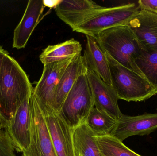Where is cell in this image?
<instances>
[{
    "label": "cell",
    "mask_w": 157,
    "mask_h": 156,
    "mask_svg": "<svg viewBox=\"0 0 157 156\" xmlns=\"http://www.w3.org/2000/svg\"><path fill=\"white\" fill-rule=\"evenodd\" d=\"M136 63L157 94V51L144 50L136 60Z\"/></svg>",
    "instance_id": "obj_21"
},
{
    "label": "cell",
    "mask_w": 157,
    "mask_h": 156,
    "mask_svg": "<svg viewBox=\"0 0 157 156\" xmlns=\"http://www.w3.org/2000/svg\"><path fill=\"white\" fill-rule=\"evenodd\" d=\"M128 25L145 50L157 51V13L141 10Z\"/></svg>",
    "instance_id": "obj_13"
},
{
    "label": "cell",
    "mask_w": 157,
    "mask_h": 156,
    "mask_svg": "<svg viewBox=\"0 0 157 156\" xmlns=\"http://www.w3.org/2000/svg\"><path fill=\"white\" fill-rule=\"evenodd\" d=\"M29 98L26 99L14 114L6 121L4 129L11 137L16 151L24 153L30 144Z\"/></svg>",
    "instance_id": "obj_10"
},
{
    "label": "cell",
    "mask_w": 157,
    "mask_h": 156,
    "mask_svg": "<svg viewBox=\"0 0 157 156\" xmlns=\"http://www.w3.org/2000/svg\"><path fill=\"white\" fill-rule=\"evenodd\" d=\"M82 50L80 43L74 38L53 45H49L40 56L43 65L73 58L81 55Z\"/></svg>",
    "instance_id": "obj_17"
},
{
    "label": "cell",
    "mask_w": 157,
    "mask_h": 156,
    "mask_svg": "<svg viewBox=\"0 0 157 156\" xmlns=\"http://www.w3.org/2000/svg\"><path fill=\"white\" fill-rule=\"evenodd\" d=\"M13 143L5 130L0 132V156H17Z\"/></svg>",
    "instance_id": "obj_22"
},
{
    "label": "cell",
    "mask_w": 157,
    "mask_h": 156,
    "mask_svg": "<svg viewBox=\"0 0 157 156\" xmlns=\"http://www.w3.org/2000/svg\"><path fill=\"white\" fill-rule=\"evenodd\" d=\"M33 89L24 70L7 53L0 71V111L6 121L30 97Z\"/></svg>",
    "instance_id": "obj_1"
},
{
    "label": "cell",
    "mask_w": 157,
    "mask_h": 156,
    "mask_svg": "<svg viewBox=\"0 0 157 156\" xmlns=\"http://www.w3.org/2000/svg\"><path fill=\"white\" fill-rule=\"evenodd\" d=\"M141 10L138 5L134 3L114 7H105L73 31L95 38L99 33L106 29L128 24Z\"/></svg>",
    "instance_id": "obj_5"
},
{
    "label": "cell",
    "mask_w": 157,
    "mask_h": 156,
    "mask_svg": "<svg viewBox=\"0 0 157 156\" xmlns=\"http://www.w3.org/2000/svg\"><path fill=\"white\" fill-rule=\"evenodd\" d=\"M95 139L103 156H142L111 136H96Z\"/></svg>",
    "instance_id": "obj_20"
},
{
    "label": "cell",
    "mask_w": 157,
    "mask_h": 156,
    "mask_svg": "<svg viewBox=\"0 0 157 156\" xmlns=\"http://www.w3.org/2000/svg\"><path fill=\"white\" fill-rule=\"evenodd\" d=\"M94 133L86 123L75 128L73 142L76 156H103L95 139Z\"/></svg>",
    "instance_id": "obj_18"
},
{
    "label": "cell",
    "mask_w": 157,
    "mask_h": 156,
    "mask_svg": "<svg viewBox=\"0 0 157 156\" xmlns=\"http://www.w3.org/2000/svg\"><path fill=\"white\" fill-rule=\"evenodd\" d=\"M105 54L109 67L112 86L119 99L128 102H141L156 94L154 87L145 78Z\"/></svg>",
    "instance_id": "obj_3"
},
{
    "label": "cell",
    "mask_w": 157,
    "mask_h": 156,
    "mask_svg": "<svg viewBox=\"0 0 157 156\" xmlns=\"http://www.w3.org/2000/svg\"><path fill=\"white\" fill-rule=\"evenodd\" d=\"M157 129V113L134 116L123 114L110 135L123 142L130 136L147 135Z\"/></svg>",
    "instance_id": "obj_11"
},
{
    "label": "cell",
    "mask_w": 157,
    "mask_h": 156,
    "mask_svg": "<svg viewBox=\"0 0 157 156\" xmlns=\"http://www.w3.org/2000/svg\"><path fill=\"white\" fill-rule=\"evenodd\" d=\"M7 53H8V52L6 51V50H5V49L3 48L2 47L0 46V71H1V68H2V65L3 62L5 57ZM0 114H1V116H2L4 119H5V118L3 116V115H2V114H1V111H0Z\"/></svg>",
    "instance_id": "obj_24"
},
{
    "label": "cell",
    "mask_w": 157,
    "mask_h": 156,
    "mask_svg": "<svg viewBox=\"0 0 157 156\" xmlns=\"http://www.w3.org/2000/svg\"><path fill=\"white\" fill-rule=\"evenodd\" d=\"M86 36L84 56L88 69L93 71L103 82L112 86L109 62L106 54L101 49L94 38Z\"/></svg>",
    "instance_id": "obj_16"
},
{
    "label": "cell",
    "mask_w": 157,
    "mask_h": 156,
    "mask_svg": "<svg viewBox=\"0 0 157 156\" xmlns=\"http://www.w3.org/2000/svg\"><path fill=\"white\" fill-rule=\"evenodd\" d=\"M87 75L95 108L108 114L116 121L119 120L123 114L118 105L119 98L112 86L105 83L90 70L88 69Z\"/></svg>",
    "instance_id": "obj_12"
},
{
    "label": "cell",
    "mask_w": 157,
    "mask_h": 156,
    "mask_svg": "<svg viewBox=\"0 0 157 156\" xmlns=\"http://www.w3.org/2000/svg\"><path fill=\"white\" fill-rule=\"evenodd\" d=\"M87 70L78 76L59 111L73 129L86 122L90 111L95 107Z\"/></svg>",
    "instance_id": "obj_4"
},
{
    "label": "cell",
    "mask_w": 157,
    "mask_h": 156,
    "mask_svg": "<svg viewBox=\"0 0 157 156\" xmlns=\"http://www.w3.org/2000/svg\"><path fill=\"white\" fill-rule=\"evenodd\" d=\"M105 7L90 0H60L55 10L58 17L73 30Z\"/></svg>",
    "instance_id": "obj_9"
},
{
    "label": "cell",
    "mask_w": 157,
    "mask_h": 156,
    "mask_svg": "<svg viewBox=\"0 0 157 156\" xmlns=\"http://www.w3.org/2000/svg\"><path fill=\"white\" fill-rule=\"evenodd\" d=\"M87 69L85 57L81 55L67 67L61 77L55 91L54 108L58 111L78 76Z\"/></svg>",
    "instance_id": "obj_15"
},
{
    "label": "cell",
    "mask_w": 157,
    "mask_h": 156,
    "mask_svg": "<svg viewBox=\"0 0 157 156\" xmlns=\"http://www.w3.org/2000/svg\"><path fill=\"white\" fill-rule=\"evenodd\" d=\"M78 56L44 65L42 75L32 91L39 104L54 107L55 91L59 81L67 67Z\"/></svg>",
    "instance_id": "obj_8"
},
{
    "label": "cell",
    "mask_w": 157,
    "mask_h": 156,
    "mask_svg": "<svg viewBox=\"0 0 157 156\" xmlns=\"http://www.w3.org/2000/svg\"><path fill=\"white\" fill-rule=\"evenodd\" d=\"M138 5L141 10L157 13V0H139Z\"/></svg>",
    "instance_id": "obj_23"
},
{
    "label": "cell",
    "mask_w": 157,
    "mask_h": 156,
    "mask_svg": "<svg viewBox=\"0 0 157 156\" xmlns=\"http://www.w3.org/2000/svg\"><path fill=\"white\" fill-rule=\"evenodd\" d=\"M94 38L104 53L119 64L144 78L136 60L145 49L128 24L106 29Z\"/></svg>",
    "instance_id": "obj_2"
},
{
    "label": "cell",
    "mask_w": 157,
    "mask_h": 156,
    "mask_svg": "<svg viewBox=\"0 0 157 156\" xmlns=\"http://www.w3.org/2000/svg\"><path fill=\"white\" fill-rule=\"evenodd\" d=\"M60 1H45L43 0V3L45 7L55 8L59 2Z\"/></svg>",
    "instance_id": "obj_25"
},
{
    "label": "cell",
    "mask_w": 157,
    "mask_h": 156,
    "mask_svg": "<svg viewBox=\"0 0 157 156\" xmlns=\"http://www.w3.org/2000/svg\"><path fill=\"white\" fill-rule=\"evenodd\" d=\"M117 121L104 112L93 108L86 121V124L95 136L110 135Z\"/></svg>",
    "instance_id": "obj_19"
},
{
    "label": "cell",
    "mask_w": 157,
    "mask_h": 156,
    "mask_svg": "<svg viewBox=\"0 0 157 156\" xmlns=\"http://www.w3.org/2000/svg\"><path fill=\"white\" fill-rule=\"evenodd\" d=\"M45 6L43 0H29L20 23L14 31L13 47L24 48L40 21Z\"/></svg>",
    "instance_id": "obj_14"
},
{
    "label": "cell",
    "mask_w": 157,
    "mask_h": 156,
    "mask_svg": "<svg viewBox=\"0 0 157 156\" xmlns=\"http://www.w3.org/2000/svg\"><path fill=\"white\" fill-rule=\"evenodd\" d=\"M38 104L57 156H76L73 142L74 129L54 107Z\"/></svg>",
    "instance_id": "obj_7"
},
{
    "label": "cell",
    "mask_w": 157,
    "mask_h": 156,
    "mask_svg": "<svg viewBox=\"0 0 157 156\" xmlns=\"http://www.w3.org/2000/svg\"><path fill=\"white\" fill-rule=\"evenodd\" d=\"M30 144L22 156H57L43 114L32 93L29 98Z\"/></svg>",
    "instance_id": "obj_6"
},
{
    "label": "cell",
    "mask_w": 157,
    "mask_h": 156,
    "mask_svg": "<svg viewBox=\"0 0 157 156\" xmlns=\"http://www.w3.org/2000/svg\"><path fill=\"white\" fill-rule=\"evenodd\" d=\"M6 121L4 119L0 114V132L2 130L4 129L6 124Z\"/></svg>",
    "instance_id": "obj_26"
}]
</instances>
